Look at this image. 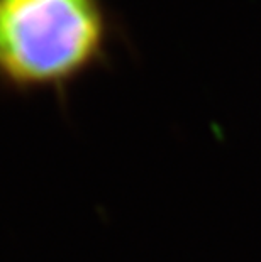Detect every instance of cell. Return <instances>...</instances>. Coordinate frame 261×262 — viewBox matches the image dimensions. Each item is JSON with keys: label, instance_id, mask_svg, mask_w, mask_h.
<instances>
[{"label": "cell", "instance_id": "obj_1", "mask_svg": "<svg viewBox=\"0 0 261 262\" xmlns=\"http://www.w3.org/2000/svg\"><path fill=\"white\" fill-rule=\"evenodd\" d=\"M110 20L102 0H0V83L63 92L105 63Z\"/></svg>", "mask_w": 261, "mask_h": 262}]
</instances>
